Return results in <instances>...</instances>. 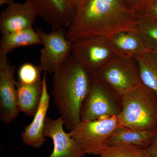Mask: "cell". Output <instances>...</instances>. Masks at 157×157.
<instances>
[{"label":"cell","mask_w":157,"mask_h":157,"mask_svg":"<svg viewBox=\"0 0 157 157\" xmlns=\"http://www.w3.org/2000/svg\"><path fill=\"white\" fill-rule=\"evenodd\" d=\"M14 73L15 67L10 63L7 55L0 53V118L6 124L13 121L19 113Z\"/></svg>","instance_id":"9"},{"label":"cell","mask_w":157,"mask_h":157,"mask_svg":"<svg viewBox=\"0 0 157 157\" xmlns=\"http://www.w3.org/2000/svg\"><path fill=\"white\" fill-rule=\"evenodd\" d=\"M109 39L116 52L121 54L134 57L150 50L136 31H122Z\"/></svg>","instance_id":"16"},{"label":"cell","mask_w":157,"mask_h":157,"mask_svg":"<svg viewBox=\"0 0 157 157\" xmlns=\"http://www.w3.org/2000/svg\"><path fill=\"white\" fill-rule=\"evenodd\" d=\"M157 130H137L120 126L107 140L106 146L129 145L146 148L151 144Z\"/></svg>","instance_id":"14"},{"label":"cell","mask_w":157,"mask_h":157,"mask_svg":"<svg viewBox=\"0 0 157 157\" xmlns=\"http://www.w3.org/2000/svg\"><path fill=\"white\" fill-rule=\"evenodd\" d=\"M38 15L28 1L9 5L0 14V33L2 36L33 28Z\"/></svg>","instance_id":"12"},{"label":"cell","mask_w":157,"mask_h":157,"mask_svg":"<svg viewBox=\"0 0 157 157\" xmlns=\"http://www.w3.org/2000/svg\"><path fill=\"white\" fill-rule=\"evenodd\" d=\"M138 18L124 0H82L68 28L67 39L73 43L87 37L109 38L122 31L136 32Z\"/></svg>","instance_id":"1"},{"label":"cell","mask_w":157,"mask_h":157,"mask_svg":"<svg viewBox=\"0 0 157 157\" xmlns=\"http://www.w3.org/2000/svg\"><path fill=\"white\" fill-rule=\"evenodd\" d=\"M117 53L109 37H87L73 42L72 55L91 74L96 73Z\"/></svg>","instance_id":"7"},{"label":"cell","mask_w":157,"mask_h":157,"mask_svg":"<svg viewBox=\"0 0 157 157\" xmlns=\"http://www.w3.org/2000/svg\"><path fill=\"white\" fill-rule=\"evenodd\" d=\"M52 74L54 105L70 132L81 122L82 106L90 89L93 74L72 55Z\"/></svg>","instance_id":"2"},{"label":"cell","mask_w":157,"mask_h":157,"mask_svg":"<svg viewBox=\"0 0 157 157\" xmlns=\"http://www.w3.org/2000/svg\"><path fill=\"white\" fill-rule=\"evenodd\" d=\"M42 45L36 31L33 28L2 35L0 41V53L8 55L15 48Z\"/></svg>","instance_id":"17"},{"label":"cell","mask_w":157,"mask_h":157,"mask_svg":"<svg viewBox=\"0 0 157 157\" xmlns=\"http://www.w3.org/2000/svg\"><path fill=\"white\" fill-rule=\"evenodd\" d=\"M122 97L141 83L140 71L134 57L117 53L94 73Z\"/></svg>","instance_id":"5"},{"label":"cell","mask_w":157,"mask_h":157,"mask_svg":"<svg viewBox=\"0 0 157 157\" xmlns=\"http://www.w3.org/2000/svg\"><path fill=\"white\" fill-rule=\"evenodd\" d=\"M157 21V0H154L140 16Z\"/></svg>","instance_id":"23"},{"label":"cell","mask_w":157,"mask_h":157,"mask_svg":"<svg viewBox=\"0 0 157 157\" xmlns=\"http://www.w3.org/2000/svg\"><path fill=\"white\" fill-rule=\"evenodd\" d=\"M70 1L76 10L77 7L79 6V4H80L82 0H70Z\"/></svg>","instance_id":"26"},{"label":"cell","mask_w":157,"mask_h":157,"mask_svg":"<svg viewBox=\"0 0 157 157\" xmlns=\"http://www.w3.org/2000/svg\"><path fill=\"white\" fill-rule=\"evenodd\" d=\"M139 67L141 82L157 95V53L149 50L134 56Z\"/></svg>","instance_id":"18"},{"label":"cell","mask_w":157,"mask_h":157,"mask_svg":"<svg viewBox=\"0 0 157 157\" xmlns=\"http://www.w3.org/2000/svg\"><path fill=\"white\" fill-rule=\"evenodd\" d=\"M42 72L41 67L26 63L23 64L18 70V81L22 84L34 85L41 81V73Z\"/></svg>","instance_id":"21"},{"label":"cell","mask_w":157,"mask_h":157,"mask_svg":"<svg viewBox=\"0 0 157 157\" xmlns=\"http://www.w3.org/2000/svg\"><path fill=\"white\" fill-rule=\"evenodd\" d=\"M52 31L69 27L76 9L70 0H26Z\"/></svg>","instance_id":"10"},{"label":"cell","mask_w":157,"mask_h":157,"mask_svg":"<svg viewBox=\"0 0 157 157\" xmlns=\"http://www.w3.org/2000/svg\"><path fill=\"white\" fill-rule=\"evenodd\" d=\"M121 126L140 130L157 129V95L142 82L122 97L118 116Z\"/></svg>","instance_id":"3"},{"label":"cell","mask_w":157,"mask_h":157,"mask_svg":"<svg viewBox=\"0 0 157 157\" xmlns=\"http://www.w3.org/2000/svg\"><path fill=\"white\" fill-rule=\"evenodd\" d=\"M17 107L19 112L33 117L42 98L43 82L42 81L34 85H24L17 81Z\"/></svg>","instance_id":"15"},{"label":"cell","mask_w":157,"mask_h":157,"mask_svg":"<svg viewBox=\"0 0 157 157\" xmlns=\"http://www.w3.org/2000/svg\"><path fill=\"white\" fill-rule=\"evenodd\" d=\"M154 0H124L129 9L140 16Z\"/></svg>","instance_id":"22"},{"label":"cell","mask_w":157,"mask_h":157,"mask_svg":"<svg viewBox=\"0 0 157 157\" xmlns=\"http://www.w3.org/2000/svg\"><path fill=\"white\" fill-rule=\"evenodd\" d=\"M47 74L44 73L43 75L42 98L33 119L21 133V140L24 144L36 148L41 147L46 140L44 131L50 98L47 86Z\"/></svg>","instance_id":"13"},{"label":"cell","mask_w":157,"mask_h":157,"mask_svg":"<svg viewBox=\"0 0 157 157\" xmlns=\"http://www.w3.org/2000/svg\"><path fill=\"white\" fill-rule=\"evenodd\" d=\"M14 3V0H0L1 6H2L5 4H7L9 6Z\"/></svg>","instance_id":"25"},{"label":"cell","mask_w":157,"mask_h":157,"mask_svg":"<svg viewBox=\"0 0 157 157\" xmlns=\"http://www.w3.org/2000/svg\"><path fill=\"white\" fill-rule=\"evenodd\" d=\"M100 157H150L146 148L129 145L106 146Z\"/></svg>","instance_id":"20"},{"label":"cell","mask_w":157,"mask_h":157,"mask_svg":"<svg viewBox=\"0 0 157 157\" xmlns=\"http://www.w3.org/2000/svg\"><path fill=\"white\" fill-rule=\"evenodd\" d=\"M136 32L150 50L157 53V21L143 16L138 18Z\"/></svg>","instance_id":"19"},{"label":"cell","mask_w":157,"mask_h":157,"mask_svg":"<svg viewBox=\"0 0 157 157\" xmlns=\"http://www.w3.org/2000/svg\"><path fill=\"white\" fill-rule=\"evenodd\" d=\"M121 109L122 97L93 74L90 89L82 106L81 121H89L118 117Z\"/></svg>","instance_id":"4"},{"label":"cell","mask_w":157,"mask_h":157,"mask_svg":"<svg viewBox=\"0 0 157 157\" xmlns=\"http://www.w3.org/2000/svg\"><path fill=\"white\" fill-rule=\"evenodd\" d=\"M146 150L150 157H157V130L151 144Z\"/></svg>","instance_id":"24"},{"label":"cell","mask_w":157,"mask_h":157,"mask_svg":"<svg viewBox=\"0 0 157 157\" xmlns=\"http://www.w3.org/2000/svg\"><path fill=\"white\" fill-rule=\"evenodd\" d=\"M36 31L42 42L40 65L44 73L52 74L72 55L73 43L67 39L66 28L47 33L40 28Z\"/></svg>","instance_id":"8"},{"label":"cell","mask_w":157,"mask_h":157,"mask_svg":"<svg viewBox=\"0 0 157 157\" xmlns=\"http://www.w3.org/2000/svg\"><path fill=\"white\" fill-rule=\"evenodd\" d=\"M120 126L118 117L82 121L70 132L72 137L88 155H99L108 139Z\"/></svg>","instance_id":"6"},{"label":"cell","mask_w":157,"mask_h":157,"mask_svg":"<svg viewBox=\"0 0 157 157\" xmlns=\"http://www.w3.org/2000/svg\"><path fill=\"white\" fill-rule=\"evenodd\" d=\"M62 117L52 119L47 117L44 131V137L52 140L53 150L49 157H83L85 152L71 136L65 132Z\"/></svg>","instance_id":"11"}]
</instances>
